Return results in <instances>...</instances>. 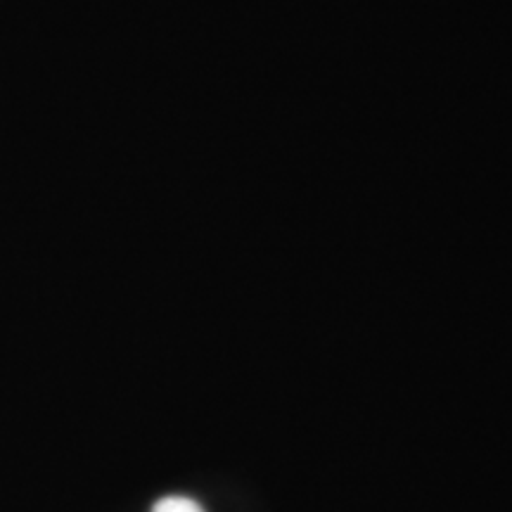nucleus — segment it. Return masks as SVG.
Segmentation results:
<instances>
[{
	"label": "nucleus",
	"mask_w": 512,
	"mask_h": 512,
	"mask_svg": "<svg viewBox=\"0 0 512 512\" xmlns=\"http://www.w3.org/2000/svg\"><path fill=\"white\" fill-rule=\"evenodd\" d=\"M152 512H204V508L197 501L185 496H166L159 501Z\"/></svg>",
	"instance_id": "1"
}]
</instances>
